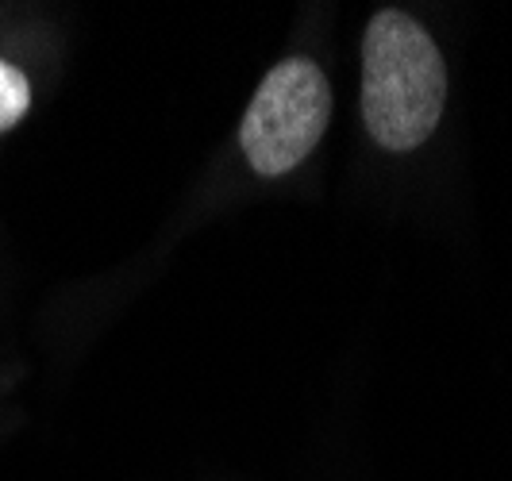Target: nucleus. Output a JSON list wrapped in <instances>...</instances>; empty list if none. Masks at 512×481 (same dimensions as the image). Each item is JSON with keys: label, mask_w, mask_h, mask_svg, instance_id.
<instances>
[{"label": "nucleus", "mask_w": 512, "mask_h": 481, "mask_svg": "<svg viewBox=\"0 0 512 481\" xmlns=\"http://www.w3.org/2000/svg\"><path fill=\"white\" fill-rule=\"evenodd\" d=\"M332 116L328 77L312 58H285L262 77L239 127V147L262 178H282L316 151Z\"/></svg>", "instance_id": "obj_2"}, {"label": "nucleus", "mask_w": 512, "mask_h": 481, "mask_svg": "<svg viewBox=\"0 0 512 481\" xmlns=\"http://www.w3.org/2000/svg\"><path fill=\"white\" fill-rule=\"evenodd\" d=\"M27 108H31V85H27V77L12 62L0 58V135L8 127L20 124L27 116Z\"/></svg>", "instance_id": "obj_3"}, {"label": "nucleus", "mask_w": 512, "mask_h": 481, "mask_svg": "<svg viewBox=\"0 0 512 481\" xmlns=\"http://www.w3.org/2000/svg\"><path fill=\"white\" fill-rule=\"evenodd\" d=\"M447 66L432 35L397 8L374 12L362 35V120L393 154L416 151L439 127Z\"/></svg>", "instance_id": "obj_1"}]
</instances>
